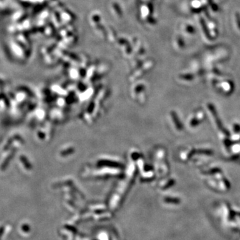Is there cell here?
Instances as JSON below:
<instances>
[{"instance_id": "1", "label": "cell", "mask_w": 240, "mask_h": 240, "mask_svg": "<svg viewBox=\"0 0 240 240\" xmlns=\"http://www.w3.org/2000/svg\"><path fill=\"white\" fill-rule=\"evenodd\" d=\"M207 105H208V108H209V109H210V111L211 112V114H212V115H214V118L215 119V121H216V124L218 127V128L220 129L222 132L224 133L226 136H229V132L228 131L227 129H225L224 127L223 126V125H222V123L220 119V117H218V114H217V112L216 111V108H215L214 105L211 104H209Z\"/></svg>"}, {"instance_id": "2", "label": "cell", "mask_w": 240, "mask_h": 240, "mask_svg": "<svg viewBox=\"0 0 240 240\" xmlns=\"http://www.w3.org/2000/svg\"><path fill=\"white\" fill-rule=\"evenodd\" d=\"M199 121L198 119H194L191 122V125L193 126V127H195V126H196L197 125H199Z\"/></svg>"}, {"instance_id": "3", "label": "cell", "mask_w": 240, "mask_h": 240, "mask_svg": "<svg viewBox=\"0 0 240 240\" xmlns=\"http://www.w3.org/2000/svg\"><path fill=\"white\" fill-rule=\"evenodd\" d=\"M239 130H240V126L238 125H234V131L239 132Z\"/></svg>"}]
</instances>
